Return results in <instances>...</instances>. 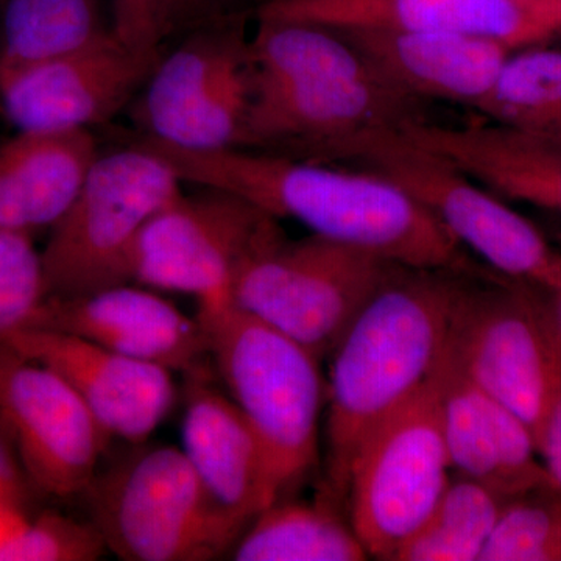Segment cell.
<instances>
[{"instance_id": "obj_1", "label": "cell", "mask_w": 561, "mask_h": 561, "mask_svg": "<svg viewBox=\"0 0 561 561\" xmlns=\"http://www.w3.org/2000/svg\"><path fill=\"white\" fill-rule=\"evenodd\" d=\"M140 147L171 165L181 183L230 192L312 234L416 268L470 272L463 247L401 187L378 173L250 149L187 150L144 135Z\"/></svg>"}, {"instance_id": "obj_2", "label": "cell", "mask_w": 561, "mask_h": 561, "mask_svg": "<svg viewBox=\"0 0 561 561\" xmlns=\"http://www.w3.org/2000/svg\"><path fill=\"white\" fill-rule=\"evenodd\" d=\"M467 272L401 267L332 351L324 402V494L345 505L350 472L373 431L430 378Z\"/></svg>"}, {"instance_id": "obj_3", "label": "cell", "mask_w": 561, "mask_h": 561, "mask_svg": "<svg viewBox=\"0 0 561 561\" xmlns=\"http://www.w3.org/2000/svg\"><path fill=\"white\" fill-rule=\"evenodd\" d=\"M250 62V108L239 149L316 161L357 133L420 119L419 102L381 79L334 28L260 21Z\"/></svg>"}, {"instance_id": "obj_4", "label": "cell", "mask_w": 561, "mask_h": 561, "mask_svg": "<svg viewBox=\"0 0 561 561\" xmlns=\"http://www.w3.org/2000/svg\"><path fill=\"white\" fill-rule=\"evenodd\" d=\"M197 319L228 397L260 442L275 502L289 497L319 465L321 360L232 300L198 305Z\"/></svg>"}, {"instance_id": "obj_5", "label": "cell", "mask_w": 561, "mask_h": 561, "mask_svg": "<svg viewBox=\"0 0 561 561\" xmlns=\"http://www.w3.org/2000/svg\"><path fill=\"white\" fill-rule=\"evenodd\" d=\"M81 496L106 551L121 560H216L230 556L249 526L210 496L175 446L135 445Z\"/></svg>"}, {"instance_id": "obj_6", "label": "cell", "mask_w": 561, "mask_h": 561, "mask_svg": "<svg viewBox=\"0 0 561 561\" xmlns=\"http://www.w3.org/2000/svg\"><path fill=\"white\" fill-rule=\"evenodd\" d=\"M317 162L345 161L401 187L505 278L541 289L561 284V253L522 214L451 160L409 138L401 128L357 133L328 147Z\"/></svg>"}, {"instance_id": "obj_7", "label": "cell", "mask_w": 561, "mask_h": 561, "mask_svg": "<svg viewBox=\"0 0 561 561\" xmlns=\"http://www.w3.org/2000/svg\"><path fill=\"white\" fill-rule=\"evenodd\" d=\"M401 267L319 234L289 241L276 225L242 262L231 298L323 360Z\"/></svg>"}, {"instance_id": "obj_8", "label": "cell", "mask_w": 561, "mask_h": 561, "mask_svg": "<svg viewBox=\"0 0 561 561\" xmlns=\"http://www.w3.org/2000/svg\"><path fill=\"white\" fill-rule=\"evenodd\" d=\"M181 195L171 165L139 144L99 154L43 254L49 297H77L130 283L140 232Z\"/></svg>"}, {"instance_id": "obj_9", "label": "cell", "mask_w": 561, "mask_h": 561, "mask_svg": "<svg viewBox=\"0 0 561 561\" xmlns=\"http://www.w3.org/2000/svg\"><path fill=\"white\" fill-rule=\"evenodd\" d=\"M451 476L430 376L373 431L351 467L346 516L368 557L394 561L437 507Z\"/></svg>"}, {"instance_id": "obj_10", "label": "cell", "mask_w": 561, "mask_h": 561, "mask_svg": "<svg viewBox=\"0 0 561 561\" xmlns=\"http://www.w3.org/2000/svg\"><path fill=\"white\" fill-rule=\"evenodd\" d=\"M169 203L140 232L130 283L191 295L197 305L230 301L242 262L275 217L230 192L209 190Z\"/></svg>"}, {"instance_id": "obj_11", "label": "cell", "mask_w": 561, "mask_h": 561, "mask_svg": "<svg viewBox=\"0 0 561 561\" xmlns=\"http://www.w3.org/2000/svg\"><path fill=\"white\" fill-rule=\"evenodd\" d=\"M250 98V44L234 28L208 27L160 58L138 119L146 136L181 149H239Z\"/></svg>"}, {"instance_id": "obj_12", "label": "cell", "mask_w": 561, "mask_h": 561, "mask_svg": "<svg viewBox=\"0 0 561 561\" xmlns=\"http://www.w3.org/2000/svg\"><path fill=\"white\" fill-rule=\"evenodd\" d=\"M0 432L33 489L79 496L98 474L111 442L57 371L0 343Z\"/></svg>"}, {"instance_id": "obj_13", "label": "cell", "mask_w": 561, "mask_h": 561, "mask_svg": "<svg viewBox=\"0 0 561 561\" xmlns=\"http://www.w3.org/2000/svg\"><path fill=\"white\" fill-rule=\"evenodd\" d=\"M504 279L467 287L443 351L470 381L515 412L535 438L548 378L538 287Z\"/></svg>"}, {"instance_id": "obj_14", "label": "cell", "mask_w": 561, "mask_h": 561, "mask_svg": "<svg viewBox=\"0 0 561 561\" xmlns=\"http://www.w3.org/2000/svg\"><path fill=\"white\" fill-rule=\"evenodd\" d=\"M113 32L91 46L0 76V102L18 131L88 130L119 113L160 61Z\"/></svg>"}, {"instance_id": "obj_15", "label": "cell", "mask_w": 561, "mask_h": 561, "mask_svg": "<svg viewBox=\"0 0 561 561\" xmlns=\"http://www.w3.org/2000/svg\"><path fill=\"white\" fill-rule=\"evenodd\" d=\"M0 343L57 371L111 440L117 438L131 446L149 442L179 397L172 371L66 332L32 328Z\"/></svg>"}, {"instance_id": "obj_16", "label": "cell", "mask_w": 561, "mask_h": 561, "mask_svg": "<svg viewBox=\"0 0 561 561\" xmlns=\"http://www.w3.org/2000/svg\"><path fill=\"white\" fill-rule=\"evenodd\" d=\"M76 335L130 359L190 373L205 365L208 342L197 317L127 284L77 295L47 297L28 330Z\"/></svg>"}, {"instance_id": "obj_17", "label": "cell", "mask_w": 561, "mask_h": 561, "mask_svg": "<svg viewBox=\"0 0 561 561\" xmlns=\"http://www.w3.org/2000/svg\"><path fill=\"white\" fill-rule=\"evenodd\" d=\"M431 381L454 474L481 482L508 500L553 485L527 424L470 381L445 351Z\"/></svg>"}, {"instance_id": "obj_18", "label": "cell", "mask_w": 561, "mask_h": 561, "mask_svg": "<svg viewBox=\"0 0 561 561\" xmlns=\"http://www.w3.org/2000/svg\"><path fill=\"white\" fill-rule=\"evenodd\" d=\"M335 31V28H334ZM394 90L424 99L482 102L515 47L463 32L339 31Z\"/></svg>"}, {"instance_id": "obj_19", "label": "cell", "mask_w": 561, "mask_h": 561, "mask_svg": "<svg viewBox=\"0 0 561 561\" xmlns=\"http://www.w3.org/2000/svg\"><path fill=\"white\" fill-rule=\"evenodd\" d=\"M260 21L308 22L335 31L474 33L515 49L551 38L507 0H267Z\"/></svg>"}, {"instance_id": "obj_20", "label": "cell", "mask_w": 561, "mask_h": 561, "mask_svg": "<svg viewBox=\"0 0 561 561\" xmlns=\"http://www.w3.org/2000/svg\"><path fill=\"white\" fill-rule=\"evenodd\" d=\"M186 375L181 449L210 496L250 524L275 502L260 442L234 401L210 382L203 365Z\"/></svg>"}, {"instance_id": "obj_21", "label": "cell", "mask_w": 561, "mask_h": 561, "mask_svg": "<svg viewBox=\"0 0 561 561\" xmlns=\"http://www.w3.org/2000/svg\"><path fill=\"white\" fill-rule=\"evenodd\" d=\"M402 131L443 154L501 197L529 203L561 219V139L502 125L443 127L421 119Z\"/></svg>"}, {"instance_id": "obj_22", "label": "cell", "mask_w": 561, "mask_h": 561, "mask_svg": "<svg viewBox=\"0 0 561 561\" xmlns=\"http://www.w3.org/2000/svg\"><path fill=\"white\" fill-rule=\"evenodd\" d=\"M99 154L90 130L18 131L0 146V227L50 231Z\"/></svg>"}, {"instance_id": "obj_23", "label": "cell", "mask_w": 561, "mask_h": 561, "mask_svg": "<svg viewBox=\"0 0 561 561\" xmlns=\"http://www.w3.org/2000/svg\"><path fill=\"white\" fill-rule=\"evenodd\" d=\"M236 561H360L368 553L341 505L284 497L257 513L232 546Z\"/></svg>"}, {"instance_id": "obj_24", "label": "cell", "mask_w": 561, "mask_h": 561, "mask_svg": "<svg viewBox=\"0 0 561 561\" xmlns=\"http://www.w3.org/2000/svg\"><path fill=\"white\" fill-rule=\"evenodd\" d=\"M111 32L101 0H5L0 76L73 54Z\"/></svg>"}, {"instance_id": "obj_25", "label": "cell", "mask_w": 561, "mask_h": 561, "mask_svg": "<svg viewBox=\"0 0 561 561\" xmlns=\"http://www.w3.org/2000/svg\"><path fill=\"white\" fill-rule=\"evenodd\" d=\"M476 110L502 127L561 139V49L513 50Z\"/></svg>"}, {"instance_id": "obj_26", "label": "cell", "mask_w": 561, "mask_h": 561, "mask_svg": "<svg viewBox=\"0 0 561 561\" xmlns=\"http://www.w3.org/2000/svg\"><path fill=\"white\" fill-rule=\"evenodd\" d=\"M508 497L454 474L437 507L394 561H479Z\"/></svg>"}, {"instance_id": "obj_27", "label": "cell", "mask_w": 561, "mask_h": 561, "mask_svg": "<svg viewBox=\"0 0 561 561\" xmlns=\"http://www.w3.org/2000/svg\"><path fill=\"white\" fill-rule=\"evenodd\" d=\"M479 561H561V490L542 485L505 502Z\"/></svg>"}, {"instance_id": "obj_28", "label": "cell", "mask_w": 561, "mask_h": 561, "mask_svg": "<svg viewBox=\"0 0 561 561\" xmlns=\"http://www.w3.org/2000/svg\"><path fill=\"white\" fill-rule=\"evenodd\" d=\"M47 297L43 254L33 236L0 227V342L28 330Z\"/></svg>"}, {"instance_id": "obj_29", "label": "cell", "mask_w": 561, "mask_h": 561, "mask_svg": "<svg viewBox=\"0 0 561 561\" xmlns=\"http://www.w3.org/2000/svg\"><path fill=\"white\" fill-rule=\"evenodd\" d=\"M105 552L94 524L47 511L31 519L5 561H94Z\"/></svg>"}, {"instance_id": "obj_30", "label": "cell", "mask_w": 561, "mask_h": 561, "mask_svg": "<svg viewBox=\"0 0 561 561\" xmlns=\"http://www.w3.org/2000/svg\"><path fill=\"white\" fill-rule=\"evenodd\" d=\"M538 312L545 334L548 378L535 445L553 486L561 490V323L541 287H538Z\"/></svg>"}, {"instance_id": "obj_31", "label": "cell", "mask_w": 561, "mask_h": 561, "mask_svg": "<svg viewBox=\"0 0 561 561\" xmlns=\"http://www.w3.org/2000/svg\"><path fill=\"white\" fill-rule=\"evenodd\" d=\"M111 31L140 54H160L161 41L171 32V0H111Z\"/></svg>"}, {"instance_id": "obj_32", "label": "cell", "mask_w": 561, "mask_h": 561, "mask_svg": "<svg viewBox=\"0 0 561 561\" xmlns=\"http://www.w3.org/2000/svg\"><path fill=\"white\" fill-rule=\"evenodd\" d=\"M28 486H32L31 482L25 478L16 454L0 432V505L25 507Z\"/></svg>"}, {"instance_id": "obj_33", "label": "cell", "mask_w": 561, "mask_h": 561, "mask_svg": "<svg viewBox=\"0 0 561 561\" xmlns=\"http://www.w3.org/2000/svg\"><path fill=\"white\" fill-rule=\"evenodd\" d=\"M227 0H171V14H169V27L197 24L208 21L217 13Z\"/></svg>"}, {"instance_id": "obj_34", "label": "cell", "mask_w": 561, "mask_h": 561, "mask_svg": "<svg viewBox=\"0 0 561 561\" xmlns=\"http://www.w3.org/2000/svg\"><path fill=\"white\" fill-rule=\"evenodd\" d=\"M507 2L513 3V5L518 7L519 10H523L524 13L529 14L530 18H534L538 24L545 28V32L551 36L548 27H546V13H548L549 3L551 0H507Z\"/></svg>"}, {"instance_id": "obj_35", "label": "cell", "mask_w": 561, "mask_h": 561, "mask_svg": "<svg viewBox=\"0 0 561 561\" xmlns=\"http://www.w3.org/2000/svg\"><path fill=\"white\" fill-rule=\"evenodd\" d=\"M545 21L551 36L561 33V0H551Z\"/></svg>"}, {"instance_id": "obj_36", "label": "cell", "mask_w": 561, "mask_h": 561, "mask_svg": "<svg viewBox=\"0 0 561 561\" xmlns=\"http://www.w3.org/2000/svg\"><path fill=\"white\" fill-rule=\"evenodd\" d=\"M546 294H548L549 301H551L553 311H556L561 323V284L560 286L553 287V289L546 290Z\"/></svg>"}]
</instances>
